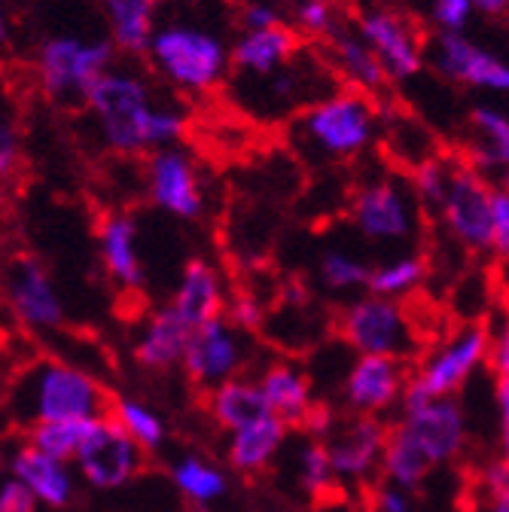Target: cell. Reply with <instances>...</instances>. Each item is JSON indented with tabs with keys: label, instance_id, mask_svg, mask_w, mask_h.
<instances>
[{
	"label": "cell",
	"instance_id": "e0dca14e",
	"mask_svg": "<svg viewBox=\"0 0 509 512\" xmlns=\"http://www.w3.org/2000/svg\"><path fill=\"white\" fill-rule=\"evenodd\" d=\"M391 430L375 415H354L345 424L330 430V458L339 482H366L375 470H381Z\"/></svg>",
	"mask_w": 509,
	"mask_h": 512
},
{
	"label": "cell",
	"instance_id": "277c9868",
	"mask_svg": "<svg viewBox=\"0 0 509 512\" xmlns=\"http://www.w3.org/2000/svg\"><path fill=\"white\" fill-rule=\"evenodd\" d=\"M378 104L357 89L327 92L296 119V135L321 159H351L369 150L378 135Z\"/></svg>",
	"mask_w": 509,
	"mask_h": 512
},
{
	"label": "cell",
	"instance_id": "e575fe53",
	"mask_svg": "<svg viewBox=\"0 0 509 512\" xmlns=\"http://www.w3.org/2000/svg\"><path fill=\"white\" fill-rule=\"evenodd\" d=\"M92 424L95 421H46V424H34V427H28V442L34 448H40V452L58 458V461L74 464V458L83 448Z\"/></svg>",
	"mask_w": 509,
	"mask_h": 512
},
{
	"label": "cell",
	"instance_id": "8d00e7d4",
	"mask_svg": "<svg viewBox=\"0 0 509 512\" xmlns=\"http://www.w3.org/2000/svg\"><path fill=\"white\" fill-rule=\"evenodd\" d=\"M296 479H299L302 491L311 494V497L327 494L339 482L336 470H333V458H330L327 442L308 439V442L299 445V452H296Z\"/></svg>",
	"mask_w": 509,
	"mask_h": 512
},
{
	"label": "cell",
	"instance_id": "d4e9b609",
	"mask_svg": "<svg viewBox=\"0 0 509 512\" xmlns=\"http://www.w3.org/2000/svg\"><path fill=\"white\" fill-rule=\"evenodd\" d=\"M287 442V424L275 415H263L229 433L226 458L238 473H263Z\"/></svg>",
	"mask_w": 509,
	"mask_h": 512
},
{
	"label": "cell",
	"instance_id": "7402d4cb",
	"mask_svg": "<svg viewBox=\"0 0 509 512\" xmlns=\"http://www.w3.org/2000/svg\"><path fill=\"white\" fill-rule=\"evenodd\" d=\"M168 305L193 330L208 324L214 317H223L229 302H226V287H223L220 272L208 260H189Z\"/></svg>",
	"mask_w": 509,
	"mask_h": 512
},
{
	"label": "cell",
	"instance_id": "ab89813d",
	"mask_svg": "<svg viewBox=\"0 0 509 512\" xmlns=\"http://www.w3.org/2000/svg\"><path fill=\"white\" fill-rule=\"evenodd\" d=\"M296 31L314 37V40H333L339 31H342V22H339V7L336 4H327V0H299L296 4Z\"/></svg>",
	"mask_w": 509,
	"mask_h": 512
},
{
	"label": "cell",
	"instance_id": "44dd1931",
	"mask_svg": "<svg viewBox=\"0 0 509 512\" xmlns=\"http://www.w3.org/2000/svg\"><path fill=\"white\" fill-rule=\"evenodd\" d=\"M98 253L107 278L119 290H141L144 287V263L138 250V223L129 214H110L98 229Z\"/></svg>",
	"mask_w": 509,
	"mask_h": 512
},
{
	"label": "cell",
	"instance_id": "f35d334b",
	"mask_svg": "<svg viewBox=\"0 0 509 512\" xmlns=\"http://www.w3.org/2000/svg\"><path fill=\"white\" fill-rule=\"evenodd\" d=\"M452 171H455V165L442 162L439 156H430L427 162L412 168L409 183H412V192H415V199H418L421 208L439 211L445 192H449V183H452Z\"/></svg>",
	"mask_w": 509,
	"mask_h": 512
},
{
	"label": "cell",
	"instance_id": "816d5d0a",
	"mask_svg": "<svg viewBox=\"0 0 509 512\" xmlns=\"http://www.w3.org/2000/svg\"><path fill=\"white\" fill-rule=\"evenodd\" d=\"M10 31H13V25H10V10H7V0H0V49H4V46L10 43Z\"/></svg>",
	"mask_w": 509,
	"mask_h": 512
},
{
	"label": "cell",
	"instance_id": "484cf974",
	"mask_svg": "<svg viewBox=\"0 0 509 512\" xmlns=\"http://www.w3.org/2000/svg\"><path fill=\"white\" fill-rule=\"evenodd\" d=\"M470 168L482 177L509 174V116L497 107H476L470 116Z\"/></svg>",
	"mask_w": 509,
	"mask_h": 512
},
{
	"label": "cell",
	"instance_id": "7a4b0ae2",
	"mask_svg": "<svg viewBox=\"0 0 509 512\" xmlns=\"http://www.w3.org/2000/svg\"><path fill=\"white\" fill-rule=\"evenodd\" d=\"M113 400L86 369L65 360L31 363L10 391L13 418L25 427L46 421H98L110 415Z\"/></svg>",
	"mask_w": 509,
	"mask_h": 512
},
{
	"label": "cell",
	"instance_id": "cb8c5ba5",
	"mask_svg": "<svg viewBox=\"0 0 509 512\" xmlns=\"http://www.w3.org/2000/svg\"><path fill=\"white\" fill-rule=\"evenodd\" d=\"M189 333H193V327L171 305H165L144 320V327L135 339V360L150 372H165L171 366H180Z\"/></svg>",
	"mask_w": 509,
	"mask_h": 512
},
{
	"label": "cell",
	"instance_id": "681fc988",
	"mask_svg": "<svg viewBox=\"0 0 509 512\" xmlns=\"http://www.w3.org/2000/svg\"><path fill=\"white\" fill-rule=\"evenodd\" d=\"M470 4L482 16H503L509 10V0H470Z\"/></svg>",
	"mask_w": 509,
	"mask_h": 512
},
{
	"label": "cell",
	"instance_id": "bcb514c9",
	"mask_svg": "<svg viewBox=\"0 0 509 512\" xmlns=\"http://www.w3.org/2000/svg\"><path fill=\"white\" fill-rule=\"evenodd\" d=\"M494 409H497L500 461H509V378H497V388H494Z\"/></svg>",
	"mask_w": 509,
	"mask_h": 512
},
{
	"label": "cell",
	"instance_id": "1f68e13d",
	"mask_svg": "<svg viewBox=\"0 0 509 512\" xmlns=\"http://www.w3.org/2000/svg\"><path fill=\"white\" fill-rule=\"evenodd\" d=\"M22 168V101L0 74V183H7Z\"/></svg>",
	"mask_w": 509,
	"mask_h": 512
},
{
	"label": "cell",
	"instance_id": "83f0119b",
	"mask_svg": "<svg viewBox=\"0 0 509 512\" xmlns=\"http://www.w3.org/2000/svg\"><path fill=\"white\" fill-rule=\"evenodd\" d=\"M98 4L104 10L110 40L116 49L129 55L147 52L150 37L159 25L162 0H98Z\"/></svg>",
	"mask_w": 509,
	"mask_h": 512
},
{
	"label": "cell",
	"instance_id": "d6986e66",
	"mask_svg": "<svg viewBox=\"0 0 509 512\" xmlns=\"http://www.w3.org/2000/svg\"><path fill=\"white\" fill-rule=\"evenodd\" d=\"M232 52V68L247 80H263L275 71L287 68V64L299 55V31L287 22L272 28H244Z\"/></svg>",
	"mask_w": 509,
	"mask_h": 512
},
{
	"label": "cell",
	"instance_id": "7bdbcfd3",
	"mask_svg": "<svg viewBox=\"0 0 509 512\" xmlns=\"http://www.w3.org/2000/svg\"><path fill=\"white\" fill-rule=\"evenodd\" d=\"M226 317L244 333H257L266 327V308L257 296H250V293H235L226 305Z\"/></svg>",
	"mask_w": 509,
	"mask_h": 512
},
{
	"label": "cell",
	"instance_id": "8fae6325",
	"mask_svg": "<svg viewBox=\"0 0 509 512\" xmlns=\"http://www.w3.org/2000/svg\"><path fill=\"white\" fill-rule=\"evenodd\" d=\"M491 180L470 165H455L452 183L439 205L442 226L467 250H491Z\"/></svg>",
	"mask_w": 509,
	"mask_h": 512
},
{
	"label": "cell",
	"instance_id": "74e56055",
	"mask_svg": "<svg viewBox=\"0 0 509 512\" xmlns=\"http://www.w3.org/2000/svg\"><path fill=\"white\" fill-rule=\"evenodd\" d=\"M317 275H321V281H324L327 290H333V293H351V290L369 287L372 269L360 260V256H354L348 250H327L321 256Z\"/></svg>",
	"mask_w": 509,
	"mask_h": 512
},
{
	"label": "cell",
	"instance_id": "ffe728a7",
	"mask_svg": "<svg viewBox=\"0 0 509 512\" xmlns=\"http://www.w3.org/2000/svg\"><path fill=\"white\" fill-rule=\"evenodd\" d=\"M10 476L19 479L37 497V503L52 506V509H65L77 497L80 476H77L74 464L40 452V448H34L31 442H25L10 455Z\"/></svg>",
	"mask_w": 509,
	"mask_h": 512
},
{
	"label": "cell",
	"instance_id": "7c38bea8",
	"mask_svg": "<svg viewBox=\"0 0 509 512\" xmlns=\"http://www.w3.org/2000/svg\"><path fill=\"white\" fill-rule=\"evenodd\" d=\"M397 430H403L421 448V455L433 467L452 464L467 445V415L455 397L403 406Z\"/></svg>",
	"mask_w": 509,
	"mask_h": 512
},
{
	"label": "cell",
	"instance_id": "603a6c76",
	"mask_svg": "<svg viewBox=\"0 0 509 512\" xmlns=\"http://www.w3.org/2000/svg\"><path fill=\"white\" fill-rule=\"evenodd\" d=\"M257 381H260L266 409L275 418H281L287 427L308 424V418L314 415V391H311L308 375L296 363L278 360L266 366Z\"/></svg>",
	"mask_w": 509,
	"mask_h": 512
},
{
	"label": "cell",
	"instance_id": "4316f807",
	"mask_svg": "<svg viewBox=\"0 0 509 512\" xmlns=\"http://www.w3.org/2000/svg\"><path fill=\"white\" fill-rule=\"evenodd\" d=\"M327 52H330V64L333 71L357 92H381L388 86V74L381 68V61L375 58V52L369 49V43L357 34V31H339L333 40H327Z\"/></svg>",
	"mask_w": 509,
	"mask_h": 512
},
{
	"label": "cell",
	"instance_id": "6da1fadb",
	"mask_svg": "<svg viewBox=\"0 0 509 512\" xmlns=\"http://www.w3.org/2000/svg\"><path fill=\"white\" fill-rule=\"evenodd\" d=\"M86 107L95 116L101 141L119 156L174 147L186 132V116L174 104H159L144 74L113 68L92 86Z\"/></svg>",
	"mask_w": 509,
	"mask_h": 512
},
{
	"label": "cell",
	"instance_id": "f5cc1de1",
	"mask_svg": "<svg viewBox=\"0 0 509 512\" xmlns=\"http://www.w3.org/2000/svg\"><path fill=\"white\" fill-rule=\"evenodd\" d=\"M4 470H10V458L4 452V445H0V476H4Z\"/></svg>",
	"mask_w": 509,
	"mask_h": 512
},
{
	"label": "cell",
	"instance_id": "3957f363",
	"mask_svg": "<svg viewBox=\"0 0 509 512\" xmlns=\"http://www.w3.org/2000/svg\"><path fill=\"white\" fill-rule=\"evenodd\" d=\"M147 58L165 83L186 95L214 92L232 68V52L214 31L177 19L156 25Z\"/></svg>",
	"mask_w": 509,
	"mask_h": 512
},
{
	"label": "cell",
	"instance_id": "2e32d148",
	"mask_svg": "<svg viewBox=\"0 0 509 512\" xmlns=\"http://www.w3.org/2000/svg\"><path fill=\"white\" fill-rule=\"evenodd\" d=\"M409 388V372L400 357H354L345 384L342 400L354 415H381L403 406Z\"/></svg>",
	"mask_w": 509,
	"mask_h": 512
},
{
	"label": "cell",
	"instance_id": "f546056e",
	"mask_svg": "<svg viewBox=\"0 0 509 512\" xmlns=\"http://www.w3.org/2000/svg\"><path fill=\"white\" fill-rule=\"evenodd\" d=\"M174 488L196 506H211L229 494V476L220 464L202 455H183L171 467Z\"/></svg>",
	"mask_w": 509,
	"mask_h": 512
},
{
	"label": "cell",
	"instance_id": "9a60e30c",
	"mask_svg": "<svg viewBox=\"0 0 509 512\" xmlns=\"http://www.w3.org/2000/svg\"><path fill=\"white\" fill-rule=\"evenodd\" d=\"M430 61L445 80L494 95H509V61L470 40L467 34H439Z\"/></svg>",
	"mask_w": 509,
	"mask_h": 512
},
{
	"label": "cell",
	"instance_id": "836d02e7",
	"mask_svg": "<svg viewBox=\"0 0 509 512\" xmlns=\"http://www.w3.org/2000/svg\"><path fill=\"white\" fill-rule=\"evenodd\" d=\"M110 418L125 433H129L144 448V452H159V448L165 445V421L144 400H135V397H119V400H113Z\"/></svg>",
	"mask_w": 509,
	"mask_h": 512
},
{
	"label": "cell",
	"instance_id": "52a82bcc",
	"mask_svg": "<svg viewBox=\"0 0 509 512\" xmlns=\"http://www.w3.org/2000/svg\"><path fill=\"white\" fill-rule=\"evenodd\" d=\"M339 333L357 357H406L415 345L412 317L400 299L363 293L339 314Z\"/></svg>",
	"mask_w": 509,
	"mask_h": 512
},
{
	"label": "cell",
	"instance_id": "f1b7e54d",
	"mask_svg": "<svg viewBox=\"0 0 509 512\" xmlns=\"http://www.w3.org/2000/svg\"><path fill=\"white\" fill-rule=\"evenodd\" d=\"M208 412L229 433L241 430L244 424L257 421L263 415H272L266 409L260 381L257 378H244V375H238V378L220 384V388L208 391Z\"/></svg>",
	"mask_w": 509,
	"mask_h": 512
},
{
	"label": "cell",
	"instance_id": "c3c4849f",
	"mask_svg": "<svg viewBox=\"0 0 509 512\" xmlns=\"http://www.w3.org/2000/svg\"><path fill=\"white\" fill-rule=\"evenodd\" d=\"M281 13L272 7V4H247L241 10V25L244 28H272V25H281Z\"/></svg>",
	"mask_w": 509,
	"mask_h": 512
},
{
	"label": "cell",
	"instance_id": "7dc6e473",
	"mask_svg": "<svg viewBox=\"0 0 509 512\" xmlns=\"http://www.w3.org/2000/svg\"><path fill=\"white\" fill-rule=\"evenodd\" d=\"M375 512H412V494L397 485H381L372 497Z\"/></svg>",
	"mask_w": 509,
	"mask_h": 512
},
{
	"label": "cell",
	"instance_id": "d6a6232c",
	"mask_svg": "<svg viewBox=\"0 0 509 512\" xmlns=\"http://www.w3.org/2000/svg\"><path fill=\"white\" fill-rule=\"evenodd\" d=\"M424 278H427V266L421 256L400 253L372 269L366 293L388 296V299H406L409 293H415L424 284Z\"/></svg>",
	"mask_w": 509,
	"mask_h": 512
},
{
	"label": "cell",
	"instance_id": "f907efd6",
	"mask_svg": "<svg viewBox=\"0 0 509 512\" xmlns=\"http://www.w3.org/2000/svg\"><path fill=\"white\" fill-rule=\"evenodd\" d=\"M485 497L482 512H509V491H485Z\"/></svg>",
	"mask_w": 509,
	"mask_h": 512
},
{
	"label": "cell",
	"instance_id": "4dcf8cb0",
	"mask_svg": "<svg viewBox=\"0 0 509 512\" xmlns=\"http://www.w3.org/2000/svg\"><path fill=\"white\" fill-rule=\"evenodd\" d=\"M430 470L433 464L421 455V448L403 430L394 427L385 445V458H381V476H385V482L415 491Z\"/></svg>",
	"mask_w": 509,
	"mask_h": 512
},
{
	"label": "cell",
	"instance_id": "ba28073f",
	"mask_svg": "<svg viewBox=\"0 0 509 512\" xmlns=\"http://www.w3.org/2000/svg\"><path fill=\"white\" fill-rule=\"evenodd\" d=\"M421 220V205L412 192V183L378 174L366 180L351 199V223L357 232L378 244H403L415 238Z\"/></svg>",
	"mask_w": 509,
	"mask_h": 512
},
{
	"label": "cell",
	"instance_id": "b9f144b4",
	"mask_svg": "<svg viewBox=\"0 0 509 512\" xmlns=\"http://www.w3.org/2000/svg\"><path fill=\"white\" fill-rule=\"evenodd\" d=\"M470 0H430V16L439 28V34H464V28L473 19Z\"/></svg>",
	"mask_w": 509,
	"mask_h": 512
},
{
	"label": "cell",
	"instance_id": "5b68a950",
	"mask_svg": "<svg viewBox=\"0 0 509 512\" xmlns=\"http://www.w3.org/2000/svg\"><path fill=\"white\" fill-rule=\"evenodd\" d=\"M113 40L52 34L34 52V80L58 104L86 101L92 86L113 68Z\"/></svg>",
	"mask_w": 509,
	"mask_h": 512
},
{
	"label": "cell",
	"instance_id": "60d3db41",
	"mask_svg": "<svg viewBox=\"0 0 509 512\" xmlns=\"http://www.w3.org/2000/svg\"><path fill=\"white\" fill-rule=\"evenodd\" d=\"M491 250L509 260V186L500 183L491 192Z\"/></svg>",
	"mask_w": 509,
	"mask_h": 512
},
{
	"label": "cell",
	"instance_id": "9c48e42d",
	"mask_svg": "<svg viewBox=\"0 0 509 512\" xmlns=\"http://www.w3.org/2000/svg\"><path fill=\"white\" fill-rule=\"evenodd\" d=\"M144 448L110 415L95 421L74 458L77 476L95 491H116L129 485L144 467Z\"/></svg>",
	"mask_w": 509,
	"mask_h": 512
},
{
	"label": "cell",
	"instance_id": "f6af8a7d",
	"mask_svg": "<svg viewBox=\"0 0 509 512\" xmlns=\"http://www.w3.org/2000/svg\"><path fill=\"white\" fill-rule=\"evenodd\" d=\"M488 366L494 369L497 378H509V308H506L503 317H500V327L491 333Z\"/></svg>",
	"mask_w": 509,
	"mask_h": 512
},
{
	"label": "cell",
	"instance_id": "ac0fdd59",
	"mask_svg": "<svg viewBox=\"0 0 509 512\" xmlns=\"http://www.w3.org/2000/svg\"><path fill=\"white\" fill-rule=\"evenodd\" d=\"M7 299L16 317L31 330H55L65 324V302L58 296V287L43 263L31 260V256L13 263L7 278Z\"/></svg>",
	"mask_w": 509,
	"mask_h": 512
},
{
	"label": "cell",
	"instance_id": "30bf717a",
	"mask_svg": "<svg viewBox=\"0 0 509 512\" xmlns=\"http://www.w3.org/2000/svg\"><path fill=\"white\" fill-rule=\"evenodd\" d=\"M180 366L189 381L214 391L220 384L238 378L247 366V333L238 330L226 314L214 317L189 333Z\"/></svg>",
	"mask_w": 509,
	"mask_h": 512
},
{
	"label": "cell",
	"instance_id": "ee69618b",
	"mask_svg": "<svg viewBox=\"0 0 509 512\" xmlns=\"http://www.w3.org/2000/svg\"><path fill=\"white\" fill-rule=\"evenodd\" d=\"M37 497L19 482V479H4L0 482V512H37Z\"/></svg>",
	"mask_w": 509,
	"mask_h": 512
},
{
	"label": "cell",
	"instance_id": "4fadbf2b",
	"mask_svg": "<svg viewBox=\"0 0 509 512\" xmlns=\"http://www.w3.org/2000/svg\"><path fill=\"white\" fill-rule=\"evenodd\" d=\"M147 192L150 202L177 217V220H196L205 211V183L196 159L186 150L162 147L147 162Z\"/></svg>",
	"mask_w": 509,
	"mask_h": 512
},
{
	"label": "cell",
	"instance_id": "8992f818",
	"mask_svg": "<svg viewBox=\"0 0 509 512\" xmlns=\"http://www.w3.org/2000/svg\"><path fill=\"white\" fill-rule=\"evenodd\" d=\"M488 351H491V333L485 327H476V324L461 327L452 339H445L439 348H433L421 360L418 372L409 378L403 406L455 397L488 363Z\"/></svg>",
	"mask_w": 509,
	"mask_h": 512
},
{
	"label": "cell",
	"instance_id": "5bb4252c",
	"mask_svg": "<svg viewBox=\"0 0 509 512\" xmlns=\"http://www.w3.org/2000/svg\"><path fill=\"white\" fill-rule=\"evenodd\" d=\"M357 34L369 43L388 80H412L415 74H421L424 43L403 13L391 7H372L360 16Z\"/></svg>",
	"mask_w": 509,
	"mask_h": 512
},
{
	"label": "cell",
	"instance_id": "d590c367",
	"mask_svg": "<svg viewBox=\"0 0 509 512\" xmlns=\"http://www.w3.org/2000/svg\"><path fill=\"white\" fill-rule=\"evenodd\" d=\"M263 95L269 98V104H278L281 110L296 104V101H305V98H314L321 101L324 95L314 89V77H311V61L296 55L287 68L275 71L272 77H263Z\"/></svg>",
	"mask_w": 509,
	"mask_h": 512
},
{
	"label": "cell",
	"instance_id": "db71d44e",
	"mask_svg": "<svg viewBox=\"0 0 509 512\" xmlns=\"http://www.w3.org/2000/svg\"><path fill=\"white\" fill-rule=\"evenodd\" d=\"M327 4H336V7H339V4H342V0H327Z\"/></svg>",
	"mask_w": 509,
	"mask_h": 512
}]
</instances>
